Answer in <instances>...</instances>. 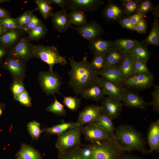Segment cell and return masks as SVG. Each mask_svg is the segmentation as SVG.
<instances>
[{
  "label": "cell",
  "mask_w": 159,
  "mask_h": 159,
  "mask_svg": "<svg viewBox=\"0 0 159 159\" xmlns=\"http://www.w3.org/2000/svg\"><path fill=\"white\" fill-rule=\"evenodd\" d=\"M69 59L71 69L68 72L70 78L68 85L77 95L94 82L97 75L92 70L87 55L79 62L75 61L72 55Z\"/></svg>",
  "instance_id": "6da1fadb"
},
{
  "label": "cell",
  "mask_w": 159,
  "mask_h": 159,
  "mask_svg": "<svg viewBox=\"0 0 159 159\" xmlns=\"http://www.w3.org/2000/svg\"><path fill=\"white\" fill-rule=\"evenodd\" d=\"M7 50L0 45V64L2 62L3 58L7 54Z\"/></svg>",
  "instance_id": "9f6ffc18"
},
{
  "label": "cell",
  "mask_w": 159,
  "mask_h": 159,
  "mask_svg": "<svg viewBox=\"0 0 159 159\" xmlns=\"http://www.w3.org/2000/svg\"><path fill=\"white\" fill-rule=\"evenodd\" d=\"M68 14L71 25H73L79 27L84 26L87 23V17L83 11L73 10Z\"/></svg>",
  "instance_id": "f546056e"
},
{
  "label": "cell",
  "mask_w": 159,
  "mask_h": 159,
  "mask_svg": "<svg viewBox=\"0 0 159 159\" xmlns=\"http://www.w3.org/2000/svg\"><path fill=\"white\" fill-rule=\"evenodd\" d=\"M112 120L108 116L101 112L95 123L115 135V128Z\"/></svg>",
  "instance_id": "d6a6232c"
},
{
  "label": "cell",
  "mask_w": 159,
  "mask_h": 159,
  "mask_svg": "<svg viewBox=\"0 0 159 159\" xmlns=\"http://www.w3.org/2000/svg\"><path fill=\"white\" fill-rule=\"evenodd\" d=\"M134 59H137L147 63L150 53L147 45L140 42L135 46L128 54Z\"/></svg>",
  "instance_id": "d4e9b609"
},
{
  "label": "cell",
  "mask_w": 159,
  "mask_h": 159,
  "mask_svg": "<svg viewBox=\"0 0 159 159\" xmlns=\"http://www.w3.org/2000/svg\"><path fill=\"white\" fill-rule=\"evenodd\" d=\"M134 62V59L128 54L119 67L124 80L133 75Z\"/></svg>",
  "instance_id": "4dcf8cb0"
},
{
  "label": "cell",
  "mask_w": 159,
  "mask_h": 159,
  "mask_svg": "<svg viewBox=\"0 0 159 159\" xmlns=\"http://www.w3.org/2000/svg\"><path fill=\"white\" fill-rule=\"evenodd\" d=\"M147 25L146 21L143 18L135 26V31L139 33H145L146 32Z\"/></svg>",
  "instance_id": "f907efd6"
},
{
  "label": "cell",
  "mask_w": 159,
  "mask_h": 159,
  "mask_svg": "<svg viewBox=\"0 0 159 159\" xmlns=\"http://www.w3.org/2000/svg\"><path fill=\"white\" fill-rule=\"evenodd\" d=\"M82 133L85 140L92 143L109 139L115 135L95 123L82 127Z\"/></svg>",
  "instance_id": "9c48e42d"
},
{
  "label": "cell",
  "mask_w": 159,
  "mask_h": 159,
  "mask_svg": "<svg viewBox=\"0 0 159 159\" xmlns=\"http://www.w3.org/2000/svg\"><path fill=\"white\" fill-rule=\"evenodd\" d=\"M147 63L142 61L134 59L133 74H147L150 73L148 68Z\"/></svg>",
  "instance_id": "ee69618b"
},
{
  "label": "cell",
  "mask_w": 159,
  "mask_h": 159,
  "mask_svg": "<svg viewBox=\"0 0 159 159\" xmlns=\"http://www.w3.org/2000/svg\"><path fill=\"white\" fill-rule=\"evenodd\" d=\"M0 21V37L7 32Z\"/></svg>",
  "instance_id": "680465c9"
},
{
  "label": "cell",
  "mask_w": 159,
  "mask_h": 159,
  "mask_svg": "<svg viewBox=\"0 0 159 159\" xmlns=\"http://www.w3.org/2000/svg\"><path fill=\"white\" fill-rule=\"evenodd\" d=\"M144 16L142 14L136 12L129 17L132 24L135 26L141 19L144 18Z\"/></svg>",
  "instance_id": "f5cc1de1"
},
{
  "label": "cell",
  "mask_w": 159,
  "mask_h": 159,
  "mask_svg": "<svg viewBox=\"0 0 159 159\" xmlns=\"http://www.w3.org/2000/svg\"><path fill=\"white\" fill-rule=\"evenodd\" d=\"M123 12V10L119 6L110 2L103 10L102 14L106 20H114L119 19Z\"/></svg>",
  "instance_id": "484cf974"
},
{
  "label": "cell",
  "mask_w": 159,
  "mask_h": 159,
  "mask_svg": "<svg viewBox=\"0 0 159 159\" xmlns=\"http://www.w3.org/2000/svg\"><path fill=\"white\" fill-rule=\"evenodd\" d=\"M82 98L99 101L102 100L105 95L102 86L94 81L80 94Z\"/></svg>",
  "instance_id": "d6986e66"
},
{
  "label": "cell",
  "mask_w": 159,
  "mask_h": 159,
  "mask_svg": "<svg viewBox=\"0 0 159 159\" xmlns=\"http://www.w3.org/2000/svg\"><path fill=\"white\" fill-rule=\"evenodd\" d=\"M118 22L123 27L135 31V26L132 24L129 17L120 19L118 20Z\"/></svg>",
  "instance_id": "816d5d0a"
},
{
  "label": "cell",
  "mask_w": 159,
  "mask_h": 159,
  "mask_svg": "<svg viewBox=\"0 0 159 159\" xmlns=\"http://www.w3.org/2000/svg\"><path fill=\"white\" fill-rule=\"evenodd\" d=\"M26 62L19 59L7 56L2 62L1 66L9 72L13 80L23 81L26 76Z\"/></svg>",
  "instance_id": "ba28073f"
},
{
  "label": "cell",
  "mask_w": 159,
  "mask_h": 159,
  "mask_svg": "<svg viewBox=\"0 0 159 159\" xmlns=\"http://www.w3.org/2000/svg\"><path fill=\"white\" fill-rule=\"evenodd\" d=\"M33 45L24 37L20 39L17 43L7 52V56L19 59L25 62L32 58Z\"/></svg>",
  "instance_id": "52a82bcc"
},
{
  "label": "cell",
  "mask_w": 159,
  "mask_h": 159,
  "mask_svg": "<svg viewBox=\"0 0 159 159\" xmlns=\"http://www.w3.org/2000/svg\"><path fill=\"white\" fill-rule=\"evenodd\" d=\"M114 42V46L127 54L140 42L135 39L123 38L117 39Z\"/></svg>",
  "instance_id": "f1b7e54d"
},
{
  "label": "cell",
  "mask_w": 159,
  "mask_h": 159,
  "mask_svg": "<svg viewBox=\"0 0 159 159\" xmlns=\"http://www.w3.org/2000/svg\"><path fill=\"white\" fill-rule=\"evenodd\" d=\"M15 156L19 159H43L39 151L25 143L22 144Z\"/></svg>",
  "instance_id": "cb8c5ba5"
},
{
  "label": "cell",
  "mask_w": 159,
  "mask_h": 159,
  "mask_svg": "<svg viewBox=\"0 0 159 159\" xmlns=\"http://www.w3.org/2000/svg\"><path fill=\"white\" fill-rule=\"evenodd\" d=\"M128 54L122 52L114 45L105 54V67L114 66L119 67Z\"/></svg>",
  "instance_id": "44dd1931"
},
{
  "label": "cell",
  "mask_w": 159,
  "mask_h": 159,
  "mask_svg": "<svg viewBox=\"0 0 159 159\" xmlns=\"http://www.w3.org/2000/svg\"><path fill=\"white\" fill-rule=\"evenodd\" d=\"M9 0H0V3H3L9 1Z\"/></svg>",
  "instance_id": "94428289"
},
{
  "label": "cell",
  "mask_w": 159,
  "mask_h": 159,
  "mask_svg": "<svg viewBox=\"0 0 159 159\" xmlns=\"http://www.w3.org/2000/svg\"><path fill=\"white\" fill-rule=\"evenodd\" d=\"M90 145L92 159H118L124 152L130 151L119 143L115 135Z\"/></svg>",
  "instance_id": "3957f363"
},
{
  "label": "cell",
  "mask_w": 159,
  "mask_h": 159,
  "mask_svg": "<svg viewBox=\"0 0 159 159\" xmlns=\"http://www.w3.org/2000/svg\"><path fill=\"white\" fill-rule=\"evenodd\" d=\"M15 159H19V158H16Z\"/></svg>",
  "instance_id": "6125c7cd"
},
{
  "label": "cell",
  "mask_w": 159,
  "mask_h": 159,
  "mask_svg": "<svg viewBox=\"0 0 159 159\" xmlns=\"http://www.w3.org/2000/svg\"><path fill=\"white\" fill-rule=\"evenodd\" d=\"M95 81L102 86L105 95L116 98L122 101L125 89L122 83L110 81L97 76L95 77Z\"/></svg>",
  "instance_id": "7c38bea8"
},
{
  "label": "cell",
  "mask_w": 159,
  "mask_h": 159,
  "mask_svg": "<svg viewBox=\"0 0 159 159\" xmlns=\"http://www.w3.org/2000/svg\"><path fill=\"white\" fill-rule=\"evenodd\" d=\"M43 23L42 20L34 15L29 22L21 30L28 33L35 27Z\"/></svg>",
  "instance_id": "c3c4849f"
},
{
  "label": "cell",
  "mask_w": 159,
  "mask_h": 159,
  "mask_svg": "<svg viewBox=\"0 0 159 159\" xmlns=\"http://www.w3.org/2000/svg\"><path fill=\"white\" fill-rule=\"evenodd\" d=\"M9 89L11 91L14 99L22 92L26 90L23 81L19 80H13Z\"/></svg>",
  "instance_id": "b9f144b4"
},
{
  "label": "cell",
  "mask_w": 159,
  "mask_h": 159,
  "mask_svg": "<svg viewBox=\"0 0 159 159\" xmlns=\"http://www.w3.org/2000/svg\"><path fill=\"white\" fill-rule=\"evenodd\" d=\"M48 1L51 4H54L58 5L61 8L62 10H65L66 0H48Z\"/></svg>",
  "instance_id": "db71d44e"
},
{
  "label": "cell",
  "mask_w": 159,
  "mask_h": 159,
  "mask_svg": "<svg viewBox=\"0 0 159 159\" xmlns=\"http://www.w3.org/2000/svg\"><path fill=\"white\" fill-rule=\"evenodd\" d=\"M152 100L150 102V105L153 106V110L158 113L159 112V86L155 85L154 89L151 94Z\"/></svg>",
  "instance_id": "bcb514c9"
},
{
  "label": "cell",
  "mask_w": 159,
  "mask_h": 159,
  "mask_svg": "<svg viewBox=\"0 0 159 159\" xmlns=\"http://www.w3.org/2000/svg\"><path fill=\"white\" fill-rule=\"evenodd\" d=\"M148 140L150 149L148 153L159 150V120H157L151 123L149 128Z\"/></svg>",
  "instance_id": "ffe728a7"
},
{
  "label": "cell",
  "mask_w": 159,
  "mask_h": 159,
  "mask_svg": "<svg viewBox=\"0 0 159 159\" xmlns=\"http://www.w3.org/2000/svg\"><path fill=\"white\" fill-rule=\"evenodd\" d=\"M77 33L83 39L90 42L100 37L104 30L101 26L95 21H92L85 25L73 27Z\"/></svg>",
  "instance_id": "8fae6325"
},
{
  "label": "cell",
  "mask_w": 159,
  "mask_h": 159,
  "mask_svg": "<svg viewBox=\"0 0 159 159\" xmlns=\"http://www.w3.org/2000/svg\"><path fill=\"white\" fill-rule=\"evenodd\" d=\"M53 95L54 101L47 107L46 110L58 116H65L66 112L64 105L57 100L55 95Z\"/></svg>",
  "instance_id": "74e56055"
},
{
  "label": "cell",
  "mask_w": 159,
  "mask_h": 159,
  "mask_svg": "<svg viewBox=\"0 0 159 159\" xmlns=\"http://www.w3.org/2000/svg\"><path fill=\"white\" fill-rule=\"evenodd\" d=\"M37 9V8L33 10H26L16 18L20 30L29 22L34 15V12Z\"/></svg>",
  "instance_id": "60d3db41"
},
{
  "label": "cell",
  "mask_w": 159,
  "mask_h": 159,
  "mask_svg": "<svg viewBox=\"0 0 159 159\" xmlns=\"http://www.w3.org/2000/svg\"><path fill=\"white\" fill-rule=\"evenodd\" d=\"M100 106L102 112L112 120L117 118L124 105L122 101L116 98L108 96L103 99Z\"/></svg>",
  "instance_id": "4fadbf2b"
},
{
  "label": "cell",
  "mask_w": 159,
  "mask_h": 159,
  "mask_svg": "<svg viewBox=\"0 0 159 159\" xmlns=\"http://www.w3.org/2000/svg\"><path fill=\"white\" fill-rule=\"evenodd\" d=\"M102 112L100 106L92 105L86 106L79 113L77 122L78 126L95 123Z\"/></svg>",
  "instance_id": "9a60e30c"
},
{
  "label": "cell",
  "mask_w": 159,
  "mask_h": 159,
  "mask_svg": "<svg viewBox=\"0 0 159 159\" xmlns=\"http://www.w3.org/2000/svg\"><path fill=\"white\" fill-rule=\"evenodd\" d=\"M110 81L122 83L123 79L119 68L114 66L105 67L98 74Z\"/></svg>",
  "instance_id": "603a6c76"
},
{
  "label": "cell",
  "mask_w": 159,
  "mask_h": 159,
  "mask_svg": "<svg viewBox=\"0 0 159 159\" xmlns=\"http://www.w3.org/2000/svg\"><path fill=\"white\" fill-rule=\"evenodd\" d=\"M80 145L63 152L59 153L58 159H86L80 153Z\"/></svg>",
  "instance_id": "d590c367"
},
{
  "label": "cell",
  "mask_w": 159,
  "mask_h": 159,
  "mask_svg": "<svg viewBox=\"0 0 159 159\" xmlns=\"http://www.w3.org/2000/svg\"><path fill=\"white\" fill-rule=\"evenodd\" d=\"M115 135L119 143L130 151L135 150L148 153L142 135L131 126L122 125L115 129Z\"/></svg>",
  "instance_id": "7a4b0ae2"
},
{
  "label": "cell",
  "mask_w": 159,
  "mask_h": 159,
  "mask_svg": "<svg viewBox=\"0 0 159 159\" xmlns=\"http://www.w3.org/2000/svg\"><path fill=\"white\" fill-rule=\"evenodd\" d=\"M34 1L44 20H47L51 16L53 8L48 0H35Z\"/></svg>",
  "instance_id": "836d02e7"
},
{
  "label": "cell",
  "mask_w": 159,
  "mask_h": 159,
  "mask_svg": "<svg viewBox=\"0 0 159 159\" xmlns=\"http://www.w3.org/2000/svg\"><path fill=\"white\" fill-rule=\"evenodd\" d=\"M48 31L47 27L43 23L28 32V35L27 39L29 41L38 40L44 37Z\"/></svg>",
  "instance_id": "1f68e13d"
},
{
  "label": "cell",
  "mask_w": 159,
  "mask_h": 159,
  "mask_svg": "<svg viewBox=\"0 0 159 159\" xmlns=\"http://www.w3.org/2000/svg\"><path fill=\"white\" fill-rule=\"evenodd\" d=\"M66 9L92 12L98 9L103 4L101 0H66Z\"/></svg>",
  "instance_id": "5bb4252c"
},
{
  "label": "cell",
  "mask_w": 159,
  "mask_h": 159,
  "mask_svg": "<svg viewBox=\"0 0 159 159\" xmlns=\"http://www.w3.org/2000/svg\"><path fill=\"white\" fill-rule=\"evenodd\" d=\"M122 154L118 159H141L139 157L133 155H122Z\"/></svg>",
  "instance_id": "6f0895ef"
},
{
  "label": "cell",
  "mask_w": 159,
  "mask_h": 159,
  "mask_svg": "<svg viewBox=\"0 0 159 159\" xmlns=\"http://www.w3.org/2000/svg\"><path fill=\"white\" fill-rule=\"evenodd\" d=\"M82 126L71 128L58 136L55 146L59 153L62 152L81 145Z\"/></svg>",
  "instance_id": "5b68a950"
},
{
  "label": "cell",
  "mask_w": 159,
  "mask_h": 159,
  "mask_svg": "<svg viewBox=\"0 0 159 159\" xmlns=\"http://www.w3.org/2000/svg\"><path fill=\"white\" fill-rule=\"evenodd\" d=\"M124 105L131 107H136L141 109H145L150 102L145 101L138 94L125 89L122 99Z\"/></svg>",
  "instance_id": "e0dca14e"
},
{
  "label": "cell",
  "mask_w": 159,
  "mask_h": 159,
  "mask_svg": "<svg viewBox=\"0 0 159 159\" xmlns=\"http://www.w3.org/2000/svg\"><path fill=\"white\" fill-rule=\"evenodd\" d=\"M5 106L4 104L0 102V116L2 115Z\"/></svg>",
  "instance_id": "91938a15"
},
{
  "label": "cell",
  "mask_w": 159,
  "mask_h": 159,
  "mask_svg": "<svg viewBox=\"0 0 159 159\" xmlns=\"http://www.w3.org/2000/svg\"><path fill=\"white\" fill-rule=\"evenodd\" d=\"M10 17V13L6 9L0 7V19Z\"/></svg>",
  "instance_id": "11a10c76"
},
{
  "label": "cell",
  "mask_w": 159,
  "mask_h": 159,
  "mask_svg": "<svg viewBox=\"0 0 159 159\" xmlns=\"http://www.w3.org/2000/svg\"><path fill=\"white\" fill-rule=\"evenodd\" d=\"M0 21L4 29L9 32L15 29H20L16 19L10 17L0 19Z\"/></svg>",
  "instance_id": "7bdbcfd3"
},
{
  "label": "cell",
  "mask_w": 159,
  "mask_h": 159,
  "mask_svg": "<svg viewBox=\"0 0 159 159\" xmlns=\"http://www.w3.org/2000/svg\"><path fill=\"white\" fill-rule=\"evenodd\" d=\"M62 77L57 72L48 70L39 72L38 79L43 92L47 96L59 93L63 83Z\"/></svg>",
  "instance_id": "8992f818"
},
{
  "label": "cell",
  "mask_w": 159,
  "mask_h": 159,
  "mask_svg": "<svg viewBox=\"0 0 159 159\" xmlns=\"http://www.w3.org/2000/svg\"><path fill=\"white\" fill-rule=\"evenodd\" d=\"M105 54L94 55L90 62L92 70L97 75L98 73L105 67Z\"/></svg>",
  "instance_id": "e575fe53"
},
{
  "label": "cell",
  "mask_w": 159,
  "mask_h": 159,
  "mask_svg": "<svg viewBox=\"0 0 159 159\" xmlns=\"http://www.w3.org/2000/svg\"><path fill=\"white\" fill-rule=\"evenodd\" d=\"M154 7L150 1L143 0L140 1L136 12L145 15L148 12L153 10Z\"/></svg>",
  "instance_id": "f6af8a7d"
},
{
  "label": "cell",
  "mask_w": 159,
  "mask_h": 159,
  "mask_svg": "<svg viewBox=\"0 0 159 159\" xmlns=\"http://www.w3.org/2000/svg\"><path fill=\"white\" fill-rule=\"evenodd\" d=\"M154 77L151 73L147 74H134L123 80V85L129 88L144 90L153 85Z\"/></svg>",
  "instance_id": "30bf717a"
},
{
  "label": "cell",
  "mask_w": 159,
  "mask_h": 159,
  "mask_svg": "<svg viewBox=\"0 0 159 159\" xmlns=\"http://www.w3.org/2000/svg\"><path fill=\"white\" fill-rule=\"evenodd\" d=\"M34 58L40 59L49 66V70L53 71V67L56 64L66 65L67 61L65 57L61 55L57 48L54 46L42 45H33Z\"/></svg>",
  "instance_id": "277c9868"
},
{
  "label": "cell",
  "mask_w": 159,
  "mask_h": 159,
  "mask_svg": "<svg viewBox=\"0 0 159 159\" xmlns=\"http://www.w3.org/2000/svg\"><path fill=\"white\" fill-rule=\"evenodd\" d=\"M147 45L158 46L159 44V23L158 18H155L151 29L147 37L141 42Z\"/></svg>",
  "instance_id": "83f0119b"
},
{
  "label": "cell",
  "mask_w": 159,
  "mask_h": 159,
  "mask_svg": "<svg viewBox=\"0 0 159 159\" xmlns=\"http://www.w3.org/2000/svg\"><path fill=\"white\" fill-rule=\"evenodd\" d=\"M20 29L9 31L0 37V45L7 50L20 39L21 33Z\"/></svg>",
  "instance_id": "7402d4cb"
},
{
  "label": "cell",
  "mask_w": 159,
  "mask_h": 159,
  "mask_svg": "<svg viewBox=\"0 0 159 159\" xmlns=\"http://www.w3.org/2000/svg\"><path fill=\"white\" fill-rule=\"evenodd\" d=\"M40 123L36 121H33L27 124V130L33 138L37 140L43 132L42 130L40 129Z\"/></svg>",
  "instance_id": "f35d334b"
},
{
  "label": "cell",
  "mask_w": 159,
  "mask_h": 159,
  "mask_svg": "<svg viewBox=\"0 0 159 159\" xmlns=\"http://www.w3.org/2000/svg\"><path fill=\"white\" fill-rule=\"evenodd\" d=\"M114 45V41L99 37L90 42L88 47L94 55L105 54Z\"/></svg>",
  "instance_id": "ac0fdd59"
},
{
  "label": "cell",
  "mask_w": 159,
  "mask_h": 159,
  "mask_svg": "<svg viewBox=\"0 0 159 159\" xmlns=\"http://www.w3.org/2000/svg\"><path fill=\"white\" fill-rule=\"evenodd\" d=\"M77 126H78L76 122H67L56 125L50 127L44 128L42 130L43 132L56 134L58 136L69 129Z\"/></svg>",
  "instance_id": "4316f807"
},
{
  "label": "cell",
  "mask_w": 159,
  "mask_h": 159,
  "mask_svg": "<svg viewBox=\"0 0 159 159\" xmlns=\"http://www.w3.org/2000/svg\"><path fill=\"white\" fill-rule=\"evenodd\" d=\"M51 16L53 29L58 32L64 33L71 28L69 14L66 10L61 9L52 13Z\"/></svg>",
  "instance_id": "2e32d148"
},
{
  "label": "cell",
  "mask_w": 159,
  "mask_h": 159,
  "mask_svg": "<svg viewBox=\"0 0 159 159\" xmlns=\"http://www.w3.org/2000/svg\"><path fill=\"white\" fill-rule=\"evenodd\" d=\"M60 94L63 97L62 101L64 105L70 110L73 111H75L77 110L80 107L82 98H78L77 96H65Z\"/></svg>",
  "instance_id": "8d00e7d4"
},
{
  "label": "cell",
  "mask_w": 159,
  "mask_h": 159,
  "mask_svg": "<svg viewBox=\"0 0 159 159\" xmlns=\"http://www.w3.org/2000/svg\"><path fill=\"white\" fill-rule=\"evenodd\" d=\"M122 1L123 8V12L129 15L136 13L140 1L124 0Z\"/></svg>",
  "instance_id": "ab89813d"
},
{
  "label": "cell",
  "mask_w": 159,
  "mask_h": 159,
  "mask_svg": "<svg viewBox=\"0 0 159 159\" xmlns=\"http://www.w3.org/2000/svg\"><path fill=\"white\" fill-rule=\"evenodd\" d=\"M15 100L27 107H30L32 106L31 98L26 90L18 95Z\"/></svg>",
  "instance_id": "7dc6e473"
},
{
  "label": "cell",
  "mask_w": 159,
  "mask_h": 159,
  "mask_svg": "<svg viewBox=\"0 0 159 159\" xmlns=\"http://www.w3.org/2000/svg\"><path fill=\"white\" fill-rule=\"evenodd\" d=\"M80 150L82 155L86 159H92V150L90 144L87 145H81Z\"/></svg>",
  "instance_id": "681fc988"
}]
</instances>
